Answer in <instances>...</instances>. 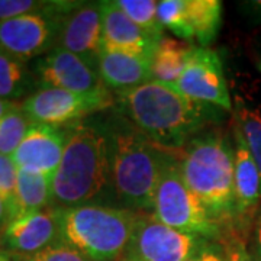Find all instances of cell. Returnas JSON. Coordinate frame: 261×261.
<instances>
[{
    "label": "cell",
    "instance_id": "1",
    "mask_svg": "<svg viewBox=\"0 0 261 261\" xmlns=\"http://www.w3.org/2000/svg\"><path fill=\"white\" fill-rule=\"evenodd\" d=\"M121 112L155 145L168 151L186 147L199 134L212 129L224 112L187 97L173 84L151 80L132 90L115 93Z\"/></svg>",
    "mask_w": 261,
    "mask_h": 261
},
{
    "label": "cell",
    "instance_id": "2",
    "mask_svg": "<svg viewBox=\"0 0 261 261\" xmlns=\"http://www.w3.org/2000/svg\"><path fill=\"white\" fill-rule=\"evenodd\" d=\"M111 193V144L105 119L68 128L63 160L53 176V203L56 207L99 205Z\"/></svg>",
    "mask_w": 261,
    "mask_h": 261
},
{
    "label": "cell",
    "instance_id": "3",
    "mask_svg": "<svg viewBox=\"0 0 261 261\" xmlns=\"http://www.w3.org/2000/svg\"><path fill=\"white\" fill-rule=\"evenodd\" d=\"M111 144V173L116 199L137 214H152L154 196L167 149L149 141L121 112L105 119Z\"/></svg>",
    "mask_w": 261,
    "mask_h": 261
},
{
    "label": "cell",
    "instance_id": "4",
    "mask_svg": "<svg viewBox=\"0 0 261 261\" xmlns=\"http://www.w3.org/2000/svg\"><path fill=\"white\" fill-rule=\"evenodd\" d=\"M186 185L218 224L237 221L233 187V145L224 132L207 129L178 149Z\"/></svg>",
    "mask_w": 261,
    "mask_h": 261
},
{
    "label": "cell",
    "instance_id": "5",
    "mask_svg": "<svg viewBox=\"0 0 261 261\" xmlns=\"http://www.w3.org/2000/svg\"><path fill=\"white\" fill-rule=\"evenodd\" d=\"M60 241L92 261H115L125 255L138 214L125 207L82 205L56 207Z\"/></svg>",
    "mask_w": 261,
    "mask_h": 261
},
{
    "label": "cell",
    "instance_id": "6",
    "mask_svg": "<svg viewBox=\"0 0 261 261\" xmlns=\"http://www.w3.org/2000/svg\"><path fill=\"white\" fill-rule=\"evenodd\" d=\"M152 215L167 226L215 241L222 228L190 190L180 171L177 151L166 152L154 196Z\"/></svg>",
    "mask_w": 261,
    "mask_h": 261
},
{
    "label": "cell",
    "instance_id": "7",
    "mask_svg": "<svg viewBox=\"0 0 261 261\" xmlns=\"http://www.w3.org/2000/svg\"><path fill=\"white\" fill-rule=\"evenodd\" d=\"M80 2H47L44 9L0 22V49L29 63L57 47L65 15Z\"/></svg>",
    "mask_w": 261,
    "mask_h": 261
},
{
    "label": "cell",
    "instance_id": "8",
    "mask_svg": "<svg viewBox=\"0 0 261 261\" xmlns=\"http://www.w3.org/2000/svg\"><path fill=\"white\" fill-rule=\"evenodd\" d=\"M113 103L111 90L82 94L63 89H39L25 99L22 111L32 123L71 128L93 113L108 111Z\"/></svg>",
    "mask_w": 261,
    "mask_h": 261
},
{
    "label": "cell",
    "instance_id": "9",
    "mask_svg": "<svg viewBox=\"0 0 261 261\" xmlns=\"http://www.w3.org/2000/svg\"><path fill=\"white\" fill-rule=\"evenodd\" d=\"M211 240L167 226L152 214H138L125 252L129 261H185Z\"/></svg>",
    "mask_w": 261,
    "mask_h": 261
},
{
    "label": "cell",
    "instance_id": "10",
    "mask_svg": "<svg viewBox=\"0 0 261 261\" xmlns=\"http://www.w3.org/2000/svg\"><path fill=\"white\" fill-rule=\"evenodd\" d=\"M173 86L196 102L212 105L225 112L233 111L222 60L215 49L196 45L183 73Z\"/></svg>",
    "mask_w": 261,
    "mask_h": 261
},
{
    "label": "cell",
    "instance_id": "11",
    "mask_svg": "<svg viewBox=\"0 0 261 261\" xmlns=\"http://www.w3.org/2000/svg\"><path fill=\"white\" fill-rule=\"evenodd\" d=\"M32 73L39 89H63L82 94L100 93L108 90L100 80L97 68L64 48L56 47L37 58Z\"/></svg>",
    "mask_w": 261,
    "mask_h": 261
},
{
    "label": "cell",
    "instance_id": "12",
    "mask_svg": "<svg viewBox=\"0 0 261 261\" xmlns=\"http://www.w3.org/2000/svg\"><path fill=\"white\" fill-rule=\"evenodd\" d=\"M102 38L100 2H82L63 19L57 47L82 57L97 68Z\"/></svg>",
    "mask_w": 261,
    "mask_h": 261
},
{
    "label": "cell",
    "instance_id": "13",
    "mask_svg": "<svg viewBox=\"0 0 261 261\" xmlns=\"http://www.w3.org/2000/svg\"><path fill=\"white\" fill-rule=\"evenodd\" d=\"M67 130L32 123L23 141L12 155L18 168L54 176L64 154Z\"/></svg>",
    "mask_w": 261,
    "mask_h": 261
},
{
    "label": "cell",
    "instance_id": "14",
    "mask_svg": "<svg viewBox=\"0 0 261 261\" xmlns=\"http://www.w3.org/2000/svg\"><path fill=\"white\" fill-rule=\"evenodd\" d=\"M102 12V48L152 58L159 39L134 23L118 6L116 0L100 2Z\"/></svg>",
    "mask_w": 261,
    "mask_h": 261
},
{
    "label": "cell",
    "instance_id": "15",
    "mask_svg": "<svg viewBox=\"0 0 261 261\" xmlns=\"http://www.w3.org/2000/svg\"><path fill=\"white\" fill-rule=\"evenodd\" d=\"M233 187L235 218L241 224L254 221L261 202V174L240 128L233 122Z\"/></svg>",
    "mask_w": 261,
    "mask_h": 261
},
{
    "label": "cell",
    "instance_id": "16",
    "mask_svg": "<svg viewBox=\"0 0 261 261\" xmlns=\"http://www.w3.org/2000/svg\"><path fill=\"white\" fill-rule=\"evenodd\" d=\"M3 245L13 254H35L60 241L54 206L12 221L2 233Z\"/></svg>",
    "mask_w": 261,
    "mask_h": 261
},
{
    "label": "cell",
    "instance_id": "17",
    "mask_svg": "<svg viewBox=\"0 0 261 261\" xmlns=\"http://www.w3.org/2000/svg\"><path fill=\"white\" fill-rule=\"evenodd\" d=\"M97 71L105 87L115 93L132 90L152 80L151 60L106 48L100 51Z\"/></svg>",
    "mask_w": 261,
    "mask_h": 261
},
{
    "label": "cell",
    "instance_id": "18",
    "mask_svg": "<svg viewBox=\"0 0 261 261\" xmlns=\"http://www.w3.org/2000/svg\"><path fill=\"white\" fill-rule=\"evenodd\" d=\"M51 203H53V177L42 173L19 168L15 214L12 221L44 211L49 207Z\"/></svg>",
    "mask_w": 261,
    "mask_h": 261
},
{
    "label": "cell",
    "instance_id": "19",
    "mask_svg": "<svg viewBox=\"0 0 261 261\" xmlns=\"http://www.w3.org/2000/svg\"><path fill=\"white\" fill-rule=\"evenodd\" d=\"M196 45L173 37L161 38L151 58V77L154 82L174 84L181 75Z\"/></svg>",
    "mask_w": 261,
    "mask_h": 261
},
{
    "label": "cell",
    "instance_id": "20",
    "mask_svg": "<svg viewBox=\"0 0 261 261\" xmlns=\"http://www.w3.org/2000/svg\"><path fill=\"white\" fill-rule=\"evenodd\" d=\"M185 13L192 42L209 48L222 25V3L219 0H185Z\"/></svg>",
    "mask_w": 261,
    "mask_h": 261
},
{
    "label": "cell",
    "instance_id": "21",
    "mask_svg": "<svg viewBox=\"0 0 261 261\" xmlns=\"http://www.w3.org/2000/svg\"><path fill=\"white\" fill-rule=\"evenodd\" d=\"M38 90L31 64L0 49V97L10 102L27 99Z\"/></svg>",
    "mask_w": 261,
    "mask_h": 261
},
{
    "label": "cell",
    "instance_id": "22",
    "mask_svg": "<svg viewBox=\"0 0 261 261\" xmlns=\"http://www.w3.org/2000/svg\"><path fill=\"white\" fill-rule=\"evenodd\" d=\"M233 122L241 130L261 174V105L250 103L237 94L233 100Z\"/></svg>",
    "mask_w": 261,
    "mask_h": 261
},
{
    "label": "cell",
    "instance_id": "23",
    "mask_svg": "<svg viewBox=\"0 0 261 261\" xmlns=\"http://www.w3.org/2000/svg\"><path fill=\"white\" fill-rule=\"evenodd\" d=\"M125 15L157 39L164 37V28L159 20V2L155 0H116Z\"/></svg>",
    "mask_w": 261,
    "mask_h": 261
},
{
    "label": "cell",
    "instance_id": "24",
    "mask_svg": "<svg viewBox=\"0 0 261 261\" xmlns=\"http://www.w3.org/2000/svg\"><path fill=\"white\" fill-rule=\"evenodd\" d=\"M32 122L22 111V105L0 119V154L12 157L23 141Z\"/></svg>",
    "mask_w": 261,
    "mask_h": 261
},
{
    "label": "cell",
    "instance_id": "25",
    "mask_svg": "<svg viewBox=\"0 0 261 261\" xmlns=\"http://www.w3.org/2000/svg\"><path fill=\"white\" fill-rule=\"evenodd\" d=\"M157 13L163 28L174 34L178 39L192 42L185 13V0H161L159 2Z\"/></svg>",
    "mask_w": 261,
    "mask_h": 261
},
{
    "label": "cell",
    "instance_id": "26",
    "mask_svg": "<svg viewBox=\"0 0 261 261\" xmlns=\"http://www.w3.org/2000/svg\"><path fill=\"white\" fill-rule=\"evenodd\" d=\"M18 166L9 155L0 154V197L3 199L9 222L13 219L15 202H16V181H18Z\"/></svg>",
    "mask_w": 261,
    "mask_h": 261
},
{
    "label": "cell",
    "instance_id": "27",
    "mask_svg": "<svg viewBox=\"0 0 261 261\" xmlns=\"http://www.w3.org/2000/svg\"><path fill=\"white\" fill-rule=\"evenodd\" d=\"M13 255L18 261H92L86 255H83L82 252H79L73 247L61 243V241L54 243L53 245H49L35 254H27V255L13 254Z\"/></svg>",
    "mask_w": 261,
    "mask_h": 261
},
{
    "label": "cell",
    "instance_id": "28",
    "mask_svg": "<svg viewBox=\"0 0 261 261\" xmlns=\"http://www.w3.org/2000/svg\"><path fill=\"white\" fill-rule=\"evenodd\" d=\"M47 2L35 0H0V22L44 9Z\"/></svg>",
    "mask_w": 261,
    "mask_h": 261
},
{
    "label": "cell",
    "instance_id": "29",
    "mask_svg": "<svg viewBox=\"0 0 261 261\" xmlns=\"http://www.w3.org/2000/svg\"><path fill=\"white\" fill-rule=\"evenodd\" d=\"M185 261H228V254H224L219 245L211 241Z\"/></svg>",
    "mask_w": 261,
    "mask_h": 261
},
{
    "label": "cell",
    "instance_id": "30",
    "mask_svg": "<svg viewBox=\"0 0 261 261\" xmlns=\"http://www.w3.org/2000/svg\"><path fill=\"white\" fill-rule=\"evenodd\" d=\"M251 241V252L258 260H261V209L257 212L252 222Z\"/></svg>",
    "mask_w": 261,
    "mask_h": 261
},
{
    "label": "cell",
    "instance_id": "31",
    "mask_svg": "<svg viewBox=\"0 0 261 261\" xmlns=\"http://www.w3.org/2000/svg\"><path fill=\"white\" fill-rule=\"evenodd\" d=\"M20 105H22V103L10 102V100H5V99L0 97V119H2L3 116H6L9 112H12L13 109L19 108Z\"/></svg>",
    "mask_w": 261,
    "mask_h": 261
},
{
    "label": "cell",
    "instance_id": "32",
    "mask_svg": "<svg viewBox=\"0 0 261 261\" xmlns=\"http://www.w3.org/2000/svg\"><path fill=\"white\" fill-rule=\"evenodd\" d=\"M244 245L240 243H233L231 245V248L228 250V261H240V255H241V251H243Z\"/></svg>",
    "mask_w": 261,
    "mask_h": 261
},
{
    "label": "cell",
    "instance_id": "33",
    "mask_svg": "<svg viewBox=\"0 0 261 261\" xmlns=\"http://www.w3.org/2000/svg\"><path fill=\"white\" fill-rule=\"evenodd\" d=\"M245 8L250 13L251 18H257V20H261V2H247Z\"/></svg>",
    "mask_w": 261,
    "mask_h": 261
},
{
    "label": "cell",
    "instance_id": "34",
    "mask_svg": "<svg viewBox=\"0 0 261 261\" xmlns=\"http://www.w3.org/2000/svg\"><path fill=\"white\" fill-rule=\"evenodd\" d=\"M9 224V218H8V211H6V206L3 199L0 197V235L3 233L5 228Z\"/></svg>",
    "mask_w": 261,
    "mask_h": 261
},
{
    "label": "cell",
    "instance_id": "35",
    "mask_svg": "<svg viewBox=\"0 0 261 261\" xmlns=\"http://www.w3.org/2000/svg\"><path fill=\"white\" fill-rule=\"evenodd\" d=\"M240 261H261L258 260L251 251H248L245 247L243 248V251H241V255H240Z\"/></svg>",
    "mask_w": 261,
    "mask_h": 261
},
{
    "label": "cell",
    "instance_id": "36",
    "mask_svg": "<svg viewBox=\"0 0 261 261\" xmlns=\"http://www.w3.org/2000/svg\"><path fill=\"white\" fill-rule=\"evenodd\" d=\"M0 261H18L12 252L0 251Z\"/></svg>",
    "mask_w": 261,
    "mask_h": 261
},
{
    "label": "cell",
    "instance_id": "37",
    "mask_svg": "<svg viewBox=\"0 0 261 261\" xmlns=\"http://www.w3.org/2000/svg\"><path fill=\"white\" fill-rule=\"evenodd\" d=\"M2 245H3V241H2V235H0V248H2Z\"/></svg>",
    "mask_w": 261,
    "mask_h": 261
}]
</instances>
